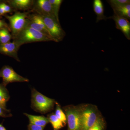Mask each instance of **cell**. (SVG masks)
<instances>
[{"label":"cell","mask_w":130,"mask_h":130,"mask_svg":"<svg viewBox=\"0 0 130 130\" xmlns=\"http://www.w3.org/2000/svg\"><path fill=\"white\" fill-rule=\"evenodd\" d=\"M12 39L19 42L21 45L36 42L54 41L50 37L28 26Z\"/></svg>","instance_id":"6da1fadb"},{"label":"cell","mask_w":130,"mask_h":130,"mask_svg":"<svg viewBox=\"0 0 130 130\" xmlns=\"http://www.w3.org/2000/svg\"><path fill=\"white\" fill-rule=\"evenodd\" d=\"M32 12L31 10L21 12L17 11L12 15H5L9 21L10 30L12 38L16 36L27 26L28 15Z\"/></svg>","instance_id":"7a4b0ae2"},{"label":"cell","mask_w":130,"mask_h":130,"mask_svg":"<svg viewBox=\"0 0 130 130\" xmlns=\"http://www.w3.org/2000/svg\"><path fill=\"white\" fill-rule=\"evenodd\" d=\"M81 116V130H88L100 117L97 107L88 105L79 108Z\"/></svg>","instance_id":"3957f363"},{"label":"cell","mask_w":130,"mask_h":130,"mask_svg":"<svg viewBox=\"0 0 130 130\" xmlns=\"http://www.w3.org/2000/svg\"><path fill=\"white\" fill-rule=\"evenodd\" d=\"M31 104L36 111L45 113L52 109L54 104V100L45 96L33 89L31 94Z\"/></svg>","instance_id":"277c9868"},{"label":"cell","mask_w":130,"mask_h":130,"mask_svg":"<svg viewBox=\"0 0 130 130\" xmlns=\"http://www.w3.org/2000/svg\"><path fill=\"white\" fill-rule=\"evenodd\" d=\"M41 16L54 41L58 42L62 41L66 36V32L61 28L59 21L50 16Z\"/></svg>","instance_id":"5b68a950"},{"label":"cell","mask_w":130,"mask_h":130,"mask_svg":"<svg viewBox=\"0 0 130 130\" xmlns=\"http://www.w3.org/2000/svg\"><path fill=\"white\" fill-rule=\"evenodd\" d=\"M68 124V130H81V116L79 108L68 107L64 108Z\"/></svg>","instance_id":"8992f818"},{"label":"cell","mask_w":130,"mask_h":130,"mask_svg":"<svg viewBox=\"0 0 130 130\" xmlns=\"http://www.w3.org/2000/svg\"><path fill=\"white\" fill-rule=\"evenodd\" d=\"M0 77L3 80V85L6 86L10 83L14 82H28L29 79L24 77L13 70L12 68L8 66H4L0 70Z\"/></svg>","instance_id":"52a82bcc"},{"label":"cell","mask_w":130,"mask_h":130,"mask_svg":"<svg viewBox=\"0 0 130 130\" xmlns=\"http://www.w3.org/2000/svg\"><path fill=\"white\" fill-rule=\"evenodd\" d=\"M31 11L41 16L52 17L58 21L55 17L52 6L49 0L34 1Z\"/></svg>","instance_id":"ba28073f"},{"label":"cell","mask_w":130,"mask_h":130,"mask_svg":"<svg viewBox=\"0 0 130 130\" xmlns=\"http://www.w3.org/2000/svg\"><path fill=\"white\" fill-rule=\"evenodd\" d=\"M31 13L28 15L27 26L33 28L51 37L41 16L36 13Z\"/></svg>","instance_id":"9c48e42d"},{"label":"cell","mask_w":130,"mask_h":130,"mask_svg":"<svg viewBox=\"0 0 130 130\" xmlns=\"http://www.w3.org/2000/svg\"><path fill=\"white\" fill-rule=\"evenodd\" d=\"M21 46L19 42L15 40L5 44H0V53L14 58L17 61H20L18 52Z\"/></svg>","instance_id":"30bf717a"},{"label":"cell","mask_w":130,"mask_h":130,"mask_svg":"<svg viewBox=\"0 0 130 130\" xmlns=\"http://www.w3.org/2000/svg\"><path fill=\"white\" fill-rule=\"evenodd\" d=\"M109 19L113 20L115 22L116 28L121 30L125 37L130 40V23L129 20L115 13L112 16L109 17Z\"/></svg>","instance_id":"8fae6325"},{"label":"cell","mask_w":130,"mask_h":130,"mask_svg":"<svg viewBox=\"0 0 130 130\" xmlns=\"http://www.w3.org/2000/svg\"><path fill=\"white\" fill-rule=\"evenodd\" d=\"M6 2L11 6L14 11H26L32 9L34 1L32 0H8Z\"/></svg>","instance_id":"7c38bea8"},{"label":"cell","mask_w":130,"mask_h":130,"mask_svg":"<svg viewBox=\"0 0 130 130\" xmlns=\"http://www.w3.org/2000/svg\"><path fill=\"white\" fill-rule=\"evenodd\" d=\"M94 11L96 16V22L102 20H106L108 18L104 14V8L103 3L101 0H94L93 2Z\"/></svg>","instance_id":"4fadbf2b"},{"label":"cell","mask_w":130,"mask_h":130,"mask_svg":"<svg viewBox=\"0 0 130 130\" xmlns=\"http://www.w3.org/2000/svg\"><path fill=\"white\" fill-rule=\"evenodd\" d=\"M24 115L29 119L30 124L44 128L47 124L49 123L48 118L44 116H35L26 113H24Z\"/></svg>","instance_id":"5bb4252c"},{"label":"cell","mask_w":130,"mask_h":130,"mask_svg":"<svg viewBox=\"0 0 130 130\" xmlns=\"http://www.w3.org/2000/svg\"><path fill=\"white\" fill-rule=\"evenodd\" d=\"M114 13L127 19H130V4L120 6L112 8Z\"/></svg>","instance_id":"9a60e30c"},{"label":"cell","mask_w":130,"mask_h":130,"mask_svg":"<svg viewBox=\"0 0 130 130\" xmlns=\"http://www.w3.org/2000/svg\"><path fill=\"white\" fill-rule=\"evenodd\" d=\"M9 29V28H6L0 29V44H5L8 42L12 38Z\"/></svg>","instance_id":"2e32d148"},{"label":"cell","mask_w":130,"mask_h":130,"mask_svg":"<svg viewBox=\"0 0 130 130\" xmlns=\"http://www.w3.org/2000/svg\"><path fill=\"white\" fill-rule=\"evenodd\" d=\"M48 118L49 121L52 125L54 130H59L64 125L61 121L56 117L55 114L50 115Z\"/></svg>","instance_id":"e0dca14e"},{"label":"cell","mask_w":130,"mask_h":130,"mask_svg":"<svg viewBox=\"0 0 130 130\" xmlns=\"http://www.w3.org/2000/svg\"><path fill=\"white\" fill-rule=\"evenodd\" d=\"M9 93L5 86L0 85V104L6 107V103L9 99Z\"/></svg>","instance_id":"ac0fdd59"},{"label":"cell","mask_w":130,"mask_h":130,"mask_svg":"<svg viewBox=\"0 0 130 130\" xmlns=\"http://www.w3.org/2000/svg\"><path fill=\"white\" fill-rule=\"evenodd\" d=\"M51 3L55 15L56 19L59 21V13L60 6L63 2L62 0H49Z\"/></svg>","instance_id":"d6986e66"},{"label":"cell","mask_w":130,"mask_h":130,"mask_svg":"<svg viewBox=\"0 0 130 130\" xmlns=\"http://www.w3.org/2000/svg\"><path fill=\"white\" fill-rule=\"evenodd\" d=\"M105 123L102 117L100 116L97 121L88 130H103L105 129Z\"/></svg>","instance_id":"ffe728a7"},{"label":"cell","mask_w":130,"mask_h":130,"mask_svg":"<svg viewBox=\"0 0 130 130\" xmlns=\"http://www.w3.org/2000/svg\"><path fill=\"white\" fill-rule=\"evenodd\" d=\"M55 115L64 124V125L66 124L67 122L66 116L59 105H57Z\"/></svg>","instance_id":"44dd1931"},{"label":"cell","mask_w":130,"mask_h":130,"mask_svg":"<svg viewBox=\"0 0 130 130\" xmlns=\"http://www.w3.org/2000/svg\"><path fill=\"white\" fill-rule=\"evenodd\" d=\"M108 2L111 5L112 8L120 6L130 4L129 0H109Z\"/></svg>","instance_id":"7402d4cb"},{"label":"cell","mask_w":130,"mask_h":130,"mask_svg":"<svg viewBox=\"0 0 130 130\" xmlns=\"http://www.w3.org/2000/svg\"><path fill=\"white\" fill-rule=\"evenodd\" d=\"M0 5L3 8V10L5 11L6 14L7 13H11L14 11L13 8L11 7V6L8 5L7 3H6L5 2H1Z\"/></svg>","instance_id":"603a6c76"},{"label":"cell","mask_w":130,"mask_h":130,"mask_svg":"<svg viewBox=\"0 0 130 130\" xmlns=\"http://www.w3.org/2000/svg\"><path fill=\"white\" fill-rule=\"evenodd\" d=\"M9 110H8L6 107H0V116L2 117H7L9 116L11 114L9 113Z\"/></svg>","instance_id":"cb8c5ba5"},{"label":"cell","mask_w":130,"mask_h":130,"mask_svg":"<svg viewBox=\"0 0 130 130\" xmlns=\"http://www.w3.org/2000/svg\"><path fill=\"white\" fill-rule=\"evenodd\" d=\"M43 127L29 124L28 126V130H43Z\"/></svg>","instance_id":"d4e9b609"},{"label":"cell","mask_w":130,"mask_h":130,"mask_svg":"<svg viewBox=\"0 0 130 130\" xmlns=\"http://www.w3.org/2000/svg\"><path fill=\"white\" fill-rule=\"evenodd\" d=\"M5 28L9 29L7 24L6 23L5 20L0 19V29Z\"/></svg>","instance_id":"484cf974"},{"label":"cell","mask_w":130,"mask_h":130,"mask_svg":"<svg viewBox=\"0 0 130 130\" xmlns=\"http://www.w3.org/2000/svg\"><path fill=\"white\" fill-rule=\"evenodd\" d=\"M6 14V13H5V11L3 10V8H2L1 5H0V16H5Z\"/></svg>","instance_id":"4316f807"},{"label":"cell","mask_w":130,"mask_h":130,"mask_svg":"<svg viewBox=\"0 0 130 130\" xmlns=\"http://www.w3.org/2000/svg\"><path fill=\"white\" fill-rule=\"evenodd\" d=\"M0 130H7V129L3 125L0 124Z\"/></svg>","instance_id":"83f0119b"},{"label":"cell","mask_w":130,"mask_h":130,"mask_svg":"<svg viewBox=\"0 0 130 130\" xmlns=\"http://www.w3.org/2000/svg\"><path fill=\"white\" fill-rule=\"evenodd\" d=\"M0 107H6L4 106H3L1 104H0Z\"/></svg>","instance_id":"f1b7e54d"},{"label":"cell","mask_w":130,"mask_h":130,"mask_svg":"<svg viewBox=\"0 0 130 130\" xmlns=\"http://www.w3.org/2000/svg\"><path fill=\"white\" fill-rule=\"evenodd\" d=\"M0 2H1V1H0Z\"/></svg>","instance_id":"f546056e"}]
</instances>
